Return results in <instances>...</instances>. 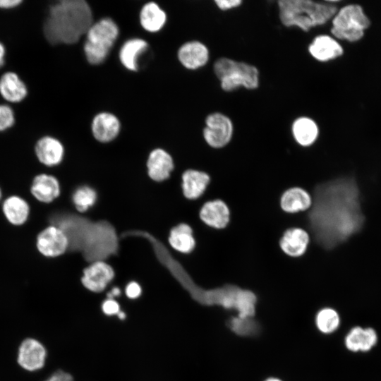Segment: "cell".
Here are the masks:
<instances>
[{
	"label": "cell",
	"mask_w": 381,
	"mask_h": 381,
	"mask_svg": "<svg viewBox=\"0 0 381 381\" xmlns=\"http://www.w3.org/2000/svg\"><path fill=\"white\" fill-rule=\"evenodd\" d=\"M364 221L360 192L353 178H338L315 187L308 222L321 247L334 248L358 232Z\"/></svg>",
	"instance_id": "obj_1"
},
{
	"label": "cell",
	"mask_w": 381,
	"mask_h": 381,
	"mask_svg": "<svg viewBox=\"0 0 381 381\" xmlns=\"http://www.w3.org/2000/svg\"><path fill=\"white\" fill-rule=\"evenodd\" d=\"M93 23L92 10L85 0H61L49 6L43 34L52 45L73 44Z\"/></svg>",
	"instance_id": "obj_2"
},
{
	"label": "cell",
	"mask_w": 381,
	"mask_h": 381,
	"mask_svg": "<svg viewBox=\"0 0 381 381\" xmlns=\"http://www.w3.org/2000/svg\"><path fill=\"white\" fill-rule=\"evenodd\" d=\"M278 6L279 18L284 25L296 26L304 32L325 24L337 12L334 5L310 0H281Z\"/></svg>",
	"instance_id": "obj_3"
},
{
	"label": "cell",
	"mask_w": 381,
	"mask_h": 381,
	"mask_svg": "<svg viewBox=\"0 0 381 381\" xmlns=\"http://www.w3.org/2000/svg\"><path fill=\"white\" fill-rule=\"evenodd\" d=\"M119 27L110 18H103L93 23L87 31L83 50L87 61L92 65L103 63L115 43Z\"/></svg>",
	"instance_id": "obj_4"
},
{
	"label": "cell",
	"mask_w": 381,
	"mask_h": 381,
	"mask_svg": "<svg viewBox=\"0 0 381 381\" xmlns=\"http://www.w3.org/2000/svg\"><path fill=\"white\" fill-rule=\"evenodd\" d=\"M214 71L222 88L226 92L243 87L253 90L259 85V72L250 64L228 58H220L214 64Z\"/></svg>",
	"instance_id": "obj_5"
},
{
	"label": "cell",
	"mask_w": 381,
	"mask_h": 381,
	"mask_svg": "<svg viewBox=\"0 0 381 381\" xmlns=\"http://www.w3.org/2000/svg\"><path fill=\"white\" fill-rule=\"evenodd\" d=\"M370 20L358 4H349L339 9L332 20V34L337 39L355 42L361 40Z\"/></svg>",
	"instance_id": "obj_6"
},
{
	"label": "cell",
	"mask_w": 381,
	"mask_h": 381,
	"mask_svg": "<svg viewBox=\"0 0 381 381\" xmlns=\"http://www.w3.org/2000/svg\"><path fill=\"white\" fill-rule=\"evenodd\" d=\"M205 124L203 137L210 147L220 148L229 143L234 129L229 117L221 113H212L207 116Z\"/></svg>",
	"instance_id": "obj_7"
},
{
	"label": "cell",
	"mask_w": 381,
	"mask_h": 381,
	"mask_svg": "<svg viewBox=\"0 0 381 381\" xmlns=\"http://www.w3.org/2000/svg\"><path fill=\"white\" fill-rule=\"evenodd\" d=\"M47 351L39 340L28 337L23 339L18 350L17 363L23 370L36 372L45 365Z\"/></svg>",
	"instance_id": "obj_8"
},
{
	"label": "cell",
	"mask_w": 381,
	"mask_h": 381,
	"mask_svg": "<svg viewBox=\"0 0 381 381\" xmlns=\"http://www.w3.org/2000/svg\"><path fill=\"white\" fill-rule=\"evenodd\" d=\"M69 245L66 233L58 226H49L37 237V248L47 257H57L64 254Z\"/></svg>",
	"instance_id": "obj_9"
},
{
	"label": "cell",
	"mask_w": 381,
	"mask_h": 381,
	"mask_svg": "<svg viewBox=\"0 0 381 381\" xmlns=\"http://www.w3.org/2000/svg\"><path fill=\"white\" fill-rule=\"evenodd\" d=\"M114 277L113 267L104 261L98 260L84 269L80 282L88 291L100 293L107 288Z\"/></svg>",
	"instance_id": "obj_10"
},
{
	"label": "cell",
	"mask_w": 381,
	"mask_h": 381,
	"mask_svg": "<svg viewBox=\"0 0 381 381\" xmlns=\"http://www.w3.org/2000/svg\"><path fill=\"white\" fill-rule=\"evenodd\" d=\"M35 152L38 160L47 167L60 164L64 156V147L56 138L44 135L35 145Z\"/></svg>",
	"instance_id": "obj_11"
},
{
	"label": "cell",
	"mask_w": 381,
	"mask_h": 381,
	"mask_svg": "<svg viewBox=\"0 0 381 381\" xmlns=\"http://www.w3.org/2000/svg\"><path fill=\"white\" fill-rule=\"evenodd\" d=\"M174 168V160L169 152L162 148L151 151L147 160V169L152 181L159 182L167 179Z\"/></svg>",
	"instance_id": "obj_12"
},
{
	"label": "cell",
	"mask_w": 381,
	"mask_h": 381,
	"mask_svg": "<svg viewBox=\"0 0 381 381\" xmlns=\"http://www.w3.org/2000/svg\"><path fill=\"white\" fill-rule=\"evenodd\" d=\"M28 95L25 83L18 73L6 71L0 76V96L8 103L23 102Z\"/></svg>",
	"instance_id": "obj_13"
},
{
	"label": "cell",
	"mask_w": 381,
	"mask_h": 381,
	"mask_svg": "<svg viewBox=\"0 0 381 381\" xmlns=\"http://www.w3.org/2000/svg\"><path fill=\"white\" fill-rule=\"evenodd\" d=\"M121 123L119 119L109 112H100L92 119L91 130L93 137L100 143H109L119 135Z\"/></svg>",
	"instance_id": "obj_14"
},
{
	"label": "cell",
	"mask_w": 381,
	"mask_h": 381,
	"mask_svg": "<svg viewBox=\"0 0 381 381\" xmlns=\"http://www.w3.org/2000/svg\"><path fill=\"white\" fill-rule=\"evenodd\" d=\"M177 56L185 68L194 70L207 64L209 59V51L207 47L200 42L190 41L179 47Z\"/></svg>",
	"instance_id": "obj_15"
},
{
	"label": "cell",
	"mask_w": 381,
	"mask_h": 381,
	"mask_svg": "<svg viewBox=\"0 0 381 381\" xmlns=\"http://www.w3.org/2000/svg\"><path fill=\"white\" fill-rule=\"evenodd\" d=\"M200 219L207 225L223 229L229 222L230 212L229 207L221 200H215L205 202L199 212Z\"/></svg>",
	"instance_id": "obj_16"
},
{
	"label": "cell",
	"mask_w": 381,
	"mask_h": 381,
	"mask_svg": "<svg viewBox=\"0 0 381 381\" xmlns=\"http://www.w3.org/2000/svg\"><path fill=\"white\" fill-rule=\"evenodd\" d=\"M311 56L320 61H328L341 56L344 49L341 44L329 35L316 37L308 47Z\"/></svg>",
	"instance_id": "obj_17"
},
{
	"label": "cell",
	"mask_w": 381,
	"mask_h": 381,
	"mask_svg": "<svg viewBox=\"0 0 381 381\" xmlns=\"http://www.w3.org/2000/svg\"><path fill=\"white\" fill-rule=\"evenodd\" d=\"M181 188L185 198L195 200L200 197L210 183L209 175L201 171L188 169L181 176Z\"/></svg>",
	"instance_id": "obj_18"
},
{
	"label": "cell",
	"mask_w": 381,
	"mask_h": 381,
	"mask_svg": "<svg viewBox=\"0 0 381 381\" xmlns=\"http://www.w3.org/2000/svg\"><path fill=\"white\" fill-rule=\"evenodd\" d=\"M30 191L37 200L48 203L59 197L61 190L56 178L42 174L35 177Z\"/></svg>",
	"instance_id": "obj_19"
},
{
	"label": "cell",
	"mask_w": 381,
	"mask_h": 381,
	"mask_svg": "<svg viewBox=\"0 0 381 381\" xmlns=\"http://www.w3.org/2000/svg\"><path fill=\"white\" fill-rule=\"evenodd\" d=\"M308 242L309 236L306 231L300 228H291L284 233L279 245L288 255L298 257L306 252Z\"/></svg>",
	"instance_id": "obj_20"
},
{
	"label": "cell",
	"mask_w": 381,
	"mask_h": 381,
	"mask_svg": "<svg viewBox=\"0 0 381 381\" xmlns=\"http://www.w3.org/2000/svg\"><path fill=\"white\" fill-rule=\"evenodd\" d=\"M377 341L376 332L370 327H354L345 337L346 347L351 351H367Z\"/></svg>",
	"instance_id": "obj_21"
},
{
	"label": "cell",
	"mask_w": 381,
	"mask_h": 381,
	"mask_svg": "<svg viewBox=\"0 0 381 381\" xmlns=\"http://www.w3.org/2000/svg\"><path fill=\"white\" fill-rule=\"evenodd\" d=\"M147 42L141 38H132L126 41L119 51V60L129 71H137L139 56L147 49Z\"/></svg>",
	"instance_id": "obj_22"
},
{
	"label": "cell",
	"mask_w": 381,
	"mask_h": 381,
	"mask_svg": "<svg viewBox=\"0 0 381 381\" xmlns=\"http://www.w3.org/2000/svg\"><path fill=\"white\" fill-rule=\"evenodd\" d=\"M167 15L159 6L153 1L146 3L140 12V23L147 32H157L164 25Z\"/></svg>",
	"instance_id": "obj_23"
},
{
	"label": "cell",
	"mask_w": 381,
	"mask_h": 381,
	"mask_svg": "<svg viewBox=\"0 0 381 381\" xmlns=\"http://www.w3.org/2000/svg\"><path fill=\"white\" fill-rule=\"evenodd\" d=\"M283 210L294 213L308 210L312 205V198L305 190L294 187L286 190L281 198Z\"/></svg>",
	"instance_id": "obj_24"
},
{
	"label": "cell",
	"mask_w": 381,
	"mask_h": 381,
	"mask_svg": "<svg viewBox=\"0 0 381 381\" xmlns=\"http://www.w3.org/2000/svg\"><path fill=\"white\" fill-rule=\"evenodd\" d=\"M169 243L171 248L179 253H190L195 246L192 228L185 223L175 226L170 231Z\"/></svg>",
	"instance_id": "obj_25"
},
{
	"label": "cell",
	"mask_w": 381,
	"mask_h": 381,
	"mask_svg": "<svg viewBox=\"0 0 381 381\" xmlns=\"http://www.w3.org/2000/svg\"><path fill=\"white\" fill-rule=\"evenodd\" d=\"M2 209L7 220L13 225H21L28 218L29 205L18 196H11L5 200Z\"/></svg>",
	"instance_id": "obj_26"
},
{
	"label": "cell",
	"mask_w": 381,
	"mask_h": 381,
	"mask_svg": "<svg viewBox=\"0 0 381 381\" xmlns=\"http://www.w3.org/2000/svg\"><path fill=\"white\" fill-rule=\"evenodd\" d=\"M318 127L310 118L300 117L292 125V133L296 141L302 146H310L318 136Z\"/></svg>",
	"instance_id": "obj_27"
},
{
	"label": "cell",
	"mask_w": 381,
	"mask_h": 381,
	"mask_svg": "<svg viewBox=\"0 0 381 381\" xmlns=\"http://www.w3.org/2000/svg\"><path fill=\"white\" fill-rule=\"evenodd\" d=\"M339 315L332 308H325L317 313L315 318L316 326L324 334L334 332L339 327Z\"/></svg>",
	"instance_id": "obj_28"
},
{
	"label": "cell",
	"mask_w": 381,
	"mask_h": 381,
	"mask_svg": "<svg viewBox=\"0 0 381 381\" xmlns=\"http://www.w3.org/2000/svg\"><path fill=\"white\" fill-rule=\"evenodd\" d=\"M97 197V193L92 188L83 186L75 190L72 200L76 210L85 212L95 204Z\"/></svg>",
	"instance_id": "obj_29"
},
{
	"label": "cell",
	"mask_w": 381,
	"mask_h": 381,
	"mask_svg": "<svg viewBox=\"0 0 381 381\" xmlns=\"http://www.w3.org/2000/svg\"><path fill=\"white\" fill-rule=\"evenodd\" d=\"M229 326L236 334L241 336H250L258 333L259 326L252 317L237 316L230 320Z\"/></svg>",
	"instance_id": "obj_30"
},
{
	"label": "cell",
	"mask_w": 381,
	"mask_h": 381,
	"mask_svg": "<svg viewBox=\"0 0 381 381\" xmlns=\"http://www.w3.org/2000/svg\"><path fill=\"white\" fill-rule=\"evenodd\" d=\"M16 123L15 112L7 104H0V132L11 128Z\"/></svg>",
	"instance_id": "obj_31"
},
{
	"label": "cell",
	"mask_w": 381,
	"mask_h": 381,
	"mask_svg": "<svg viewBox=\"0 0 381 381\" xmlns=\"http://www.w3.org/2000/svg\"><path fill=\"white\" fill-rule=\"evenodd\" d=\"M102 310L107 315H117L121 311L119 303L112 298H107L102 303Z\"/></svg>",
	"instance_id": "obj_32"
},
{
	"label": "cell",
	"mask_w": 381,
	"mask_h": 381,
	"mask_svg": "<svg viewBox=\"0 0 381 381\" xmlns=\"http://www.w3.org/2000/svg\"><path fill=\"white\" fill-rule=\"evenodd\" d=\"M141 286L136 282H131L126 286L125 294L128 298L135 299L141 295Z\"/></svg>",
	"instance_id": "obj_33"
},
{
	"label": "cell",
	"mask_w": 381,
	"mask_h": 381,
	"mask_svg": "<svg viewBox=\"0 0 381 381\" xmlns=\"http://www.w3.org/2000/svg\"><path fill=\"white\" fill-rule=\"evenodd\" d=\"M45 381H75V380L71 373L63 370H57Z\"/></svg>",
	"instance_id": "obj_34"
},
{
	"label": "cell",
	"mask_w": 381,
	"mask_h": 381,
	"mask_svg": "<svg viewBox=\"0 0 381 381\" xmlns=\"http://www.w3.org/2000/svg\"><path fill=\"white\" fill-rule=\"evenodd\" d=\"M242 3L240 0H217L215 4L217 7L222 10H229L234 8H236Z\"/></svg>",
	"instance_id": "obj_35"
},
{
	"label": "cell",
	"mask_w": 381,
	"mask_h": 381,
	"mask_svg": "<svg viewBox=\"0 0 381 381\" xmlns=\"http://www.w3.org/2000/svg\"><path fill=\"white\" fill-rule=\"evenodd\" d=\"M23 3L21 0H0V9L9 10L13 9Z\"/></svg>",
	"instance_id": "obj_36"
},
{
	"label": "cell",
	"mask_w": 381,
	"mask_h": 381,
	"mask_svg": "<svg viewBox=\"0 0 381 381\" xmlns=\"http://www.w3.org/2000/svg\"><path fill=\"white\" fill-rule=\"evenodd\" d=\"M6 54V49L4 44L0 42V68L5 64V57Z\"/></svg>",
	"instance_id": "obj_37"
},
{
	"label": "cell",
	"mask_w": 381,
	"mask_h": 381,
	"mask_svg": "<svg viewBox=\"0 0 381 381\" xmlns=\"http://www.w3.org/2000/svg\"><path fill=\"white\" fill-rule=\"evenodd\" d=\"M121 294V290L119 287H114L107 296L108 298L114 299V297L119 296Z\"/></svg>",
	"instance_id": "obj_38"
},
{
	"label": "cell",
	"mask_w": 381,
	"mask_h": 381,
	"mask_svg": "<svg viewBox=\"0 0 381 381\" xmlns=\"http://www.w3.org/2000/svg\"><path fill=\"white\" fill-rule=\"evenodd\" d=\"M117 316L119 319L123 320L126 318V314L121 310L117 314Z\"/></svg>",
	"instance_id": "obj_39"
},
{
	"label": "cell",
	"mask_w": 381,
	"mask_h": 381,
	"mask_svg": "<svg viewBox=\"0 0 381 381\" xmlns=\"http://www.w3.org/2000/svg\"><path fill=\"white\" fill-rule=\"evenodd\" d=\"M265 381H282V380L277 377H269L266 379Z\"/></svg>",
	"instance_id": "obj_40"
},
{
	"label": "cell",
	"mask_w": 381,
	"mask_h": 381,
	"mask_svg": "<svg viewBox=\"0 0 381 381\" xmlns=\"http://www.w3.org/2000/svg\"><path fill=\"white\" fill-rule=\"evenodd\" d=\"M1 197V189H0V198Z\"/></svg>",
	"instance_id": "obj_41"
}]
</instances>
